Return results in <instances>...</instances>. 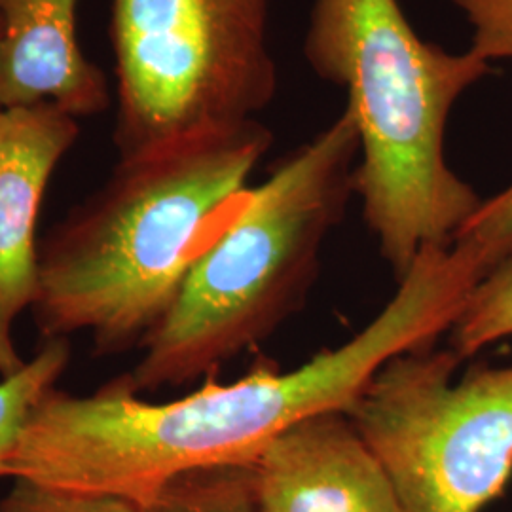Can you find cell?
I'll return each mask as SVG.
<instances>
[{
	"label": "cell",
	"mask_w": 512,
	"mask_h": 512,
	"mask_svg": "<svg viewBox=\"0 0 512 512\" xmlns=\"http://www.w3.org/2000/svg\"><path fill=\"white\" fill-rule=\"evenodd\" d=\"M80 0H0V109L54 105L74 118L109 109L103 71L78 40Z\"/></svg>",
	"instance_id": "8"
},
{
	"label": "cell",
	"mask_w": 512,
	"mask_h": 512,
	"mask_svg": "<svg viewBox=\"0 0 512 512\" xmlns=\"http://www.w3.org/2000/svg\"><path fill=\"white\" fill-rule=\"evenodd\" d=\"M14 488L0 499V512H139L124 497L90 494L14 478Z\"/></svg>",
	"instance_id": "13"
},
{
	"label": "cell",
	"mask_w": 512,
	"mask_h": 512,
	"mask_svg": "<svg viewBox=\"0 0 512 512\" xmlns=\"http://www.w3.org/2000/svg\"><path fill=\"white\" fill-rule=\"evenodd\" d=\"M268 19L270 0H112L120 158L255 120L277 92Z\"/></svg>",
	"instance_id": "4"
},
{
	"label": "cell",
	"mask_w": 512,
	"mask_h": 512,
	"mask_svg": "<svg viewBox=\"0 0 512 512\" xmlns=\"http://www.w3.org/2000/svg\"><path fill=\"white\" fill-rule=\"evenodd\" d=\"M304 55L348 93L359 137L353 190L401 281L423 251L452 245L484 202L444 143L450 112L492 63L421 38L399 0H315Z\"/></svg>",
	"instance_id": "2"
},
{
	"label": "cell",
	"mask_w": 512,
	"mask_h": 512,
	"mask_svg": "<svg viewBox=\"0 0 512 512\" xmlns=\"http://www.w3.org/2000/svg\"><path fill=\"white\" fill-rule=\"evenodd\" d=\"M139 512H262L253 465H217L171 478Z\"/></svg>",
	"instance_id": "9"
},
{
	"label": "cell",
	"mask_w": 512,
	"mask_h": 512,
	"mask_svg": "<svg viewBox=\"0 0 512 512\" xmlns=\"http://www.w3.org/2000/svg\"><path fill=\"white\" fill-rule=\"evenodd\" d=\"M78 133V118L54 105L0 110V378L25 366L14 325L37 300L38 211Z\"/></svg>",
	"instance_id": "6"
},
{
	"label": "cell",
	"mask_w": 512,
	"mask_h": 512,
	"mask_svg": "<svg viewBox=\"0 0 512 512\" xmlns=\"http://www.w3.org/2000/svg\"><path fill=\"white\" fill-rule=\"evenodd\" d=\"M450 348L389 359L346 410L404 512H482L512 476V365L456 378Z\"/></svg>",
	"instance_id": "5"
},
{
	"label": "cell",
	"mask_w": 512,
	"mask_h": 512,
	"mask_svg": "<svg viewBox=\"0 0 512 512\" xmlns=\"http://www.w3.org/2000/svg\"><path fill=\"white\" fill-rule=\"evenodd\" d=\"M272 141L255 118L120 158L105 186L40 247V334L90 332L97 355L141 346Z\"/></svg>",
	"instance_id": "1"
},
{
	"label": "cell",
	"mask_w": 512,
	"mask_h": 512,
	"mask_svg": "<svg viewBox=\"0 0 512 512\" xmlns=\"http://www.w3.org/2000/svg\"><path fill=\"white\" fill-rule=\"evenodd\" d=\"M0 31H2V25H0Z\"/></svg>",
	"instance_id": "15"
},
{
	"label": "cell",
	"mask_w": 512,
	"mask_h": 512,
	"mask_svg": "<svg viewBox=\"0 0 512 512\" xmlns=\"http://www.w3.org/2000/svg\"><path fill=\"white\" fill-rule=\"evenodd\" d=\"M0 110H2V109H0Z\"/></svg>",
	"instance_id": "16"
},
{
	"label": "cell",
	"mask_w": 512,
	"mask_h": 512,
	"mask_svg": "<svg viewBox=\"0 0 512 512\" xmlns=\"http://www.w3.org/2000/svg\"><path fill=\"white\" fill-rule=\"evenodd\" d=\"M71 359L67 338L46 340L16 374L0 378V478L37 404L52 391Z\"/></svg>",
	"instance_id": "10"
},
{
	"label": "cell",
	"mask_w": 512,
	"mask_h": 512,
	"mask_svg": "<svg viewBox=\"0 0 512 512\" xmlns=\"http://www.w3.org/2000/svg\"><path fill=\"white\" fill-rule=\"evenodd\" d=\"M454 243L475 258L488 274L512 258V184L484 200L459 230Z\"/></svg>",
	"instance_id": "12"
},
{
	"label": "cell",
	"mask_w": 512,
	"mask_h": 512,
	"mask_svg": "<svg viewBox=\"0 0 512 512\" xmlns=\"http://www.w3.org/2000/svg\"><path fill=\"white\" fill-rule=\"evenodd\" d=\"M359 137L348 107L241 192L192 262L143 357L110 384L141 395L194 382L266 340L298 308L353 190Z\"/></svg>",
	"instance_id": "3"
},
{
	"label": "cell",
	"mask_w": 512,
	"mask_h": 512,
	"mask_svg": "<svg viewBox=\"0 0 512 512\" xmlns=\"http://www.w3.org/2000/svg\"><path fill=\"white\" fill-rule=\"evenodd\" d=\"M448 336L461 361L512 338V258L476 283Z\"/></svg>",
	"instance_id": "11"
},
{
	"label": "cell",
	"mask_w": 512,
	"mask_h": 512,
	"mask_svg": "<svg viewBox=\"0 0 512 512\" xmlns=\"http://www.w3.org/2000/svg\"><path fill=\"white\" fill-rule=\"evenodd\" d=\"M253 469L262 512H404L382 461L342 410L298 421Z\"/></svg>",
	"instance_id": "7"
},
{
	"label": "cell",
	"mask_w": 512,
	"mask_h": 512,
	"mask_svg": "<svg viewBox=\"0 0 512 512\" xmlns=\"http://www.w3.org/2000/svg\"><path fill=\"white\" fill-rule=\"evenodd\" d=\"M471 27V46L488 63L512 65V0H448Z\"/></svg>",
	"instance_id": "14"
}]
</instances>
